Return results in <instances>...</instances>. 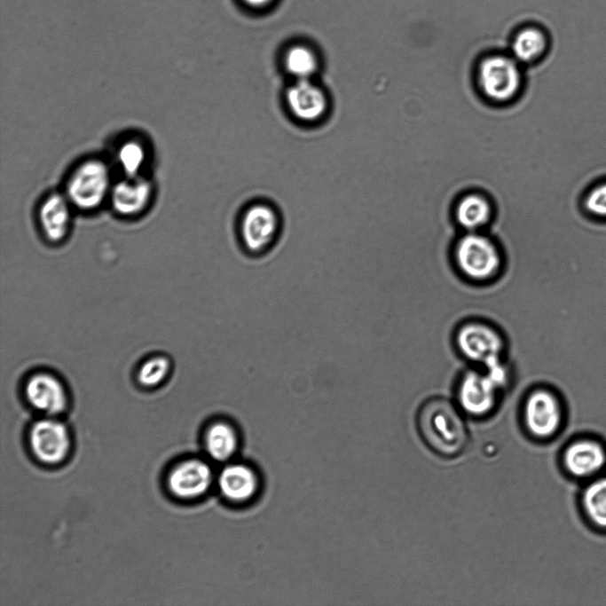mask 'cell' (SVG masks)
<instances>
[{"label": "cell", "mask_w": 606, "mask_h": 606, "mask_svg": "<svg viewBox=\"0 0 606 606\" xmlns=\"http://www.w3.org/2000/svg\"><path fill=\"white\" fill-rule=\"evenodd\" d=\"M460 408L437 397L421 405L417 429L421 440L437 455L452 459L461 455L469 445V433Z\"/></svg>", "instance_id": "obj_1"}, {"label": "cell", "mask_w": 606, "mask_h": 606, "mask_svg": "<svg viewBox=\"0 0 606 606\" xmlns=\"http://www.w3.org/2000/svg\"><path fill=\"white\" fill-rule=\"evenodd\" d=\"M563 406L560 396L552 389L539 387L529 392L521 412L525 436L535 441L553 437L560 429Z\"/></svg>", "instance_id": "obj_2"}, {"label": "cell", "mask_w": 606, "mask_h": 606, "mask_svg": "<svg viewBox=\"0 0 606 606\" xmlns=\"http://www.w3.org/2000/svg\"><path fill=\"white\" fill-rule=\"evenodd\" d=\"M110 171L98 159H89L71 173L66 186V196L71 205L83 210L98 208L111 193Z\"/></svg>", "instance_id": "obj_3"}, {"label": "cell", "mask_w": 606, "mask_h": 606, "mask_svg": "<svg viewBox=\"0 0 606 606\" xmlns=\"http://www.w3.org/2000/svg\"><path fill=\"white\" fill-rule=\"evenodd\" d=\"M454 259L465 277L477 281L488 280L496 276L502 262L496 244L476 232H469L458 240Z\"/></svg>", "instance_id": "obj_4"}, {"label": "cell", "mask_w": 606, "mask_h": 606, "mask_svg": "<svg viewBox=\"0 0 606 606\" xmlns=\"http://www.w3.org/2000/svg\"><path fill=\"white\" fill-rule=\"evenodd\" d=\"M280 223L273 208L257 203L248 208L239 224L242 249L252 257L269 252L279 237Z\"/></svg>", "instance_id": "obj_5"}, {"label": "cell", "mask_w": 606, "mask_h": 606, "mask_svg": "<svg viewBox=\"0 0 606 606\" xmlns=\"http://www.w3.org/2000/svg\"><path fill=\"white\" fill-rule=\"evenodd\" d=\"M477 78L484 96L496 102L512 99L522 83L517 61L503 54H492L483 59L478 66Z\"/></svg>", "instance_id": "obj_6"}, {"label": "cell", "mask_w": 606, "mask_h": 606, "mask_svg": "<svg viewBox=\"0 0 606 606\" xmlns=\"http://www.w3.org/2000/svg\"><path fill=\"white\" fill-rule=\"evenodd\" d=\"M455 340L464 358L483 366L501 358L503 338L488 324L480 321L465 323L457 330Z\"/></svg>", "instance_id": "obj_7"}, {"label": "cell", "mask_w": 606, "mask_h": 606, "mask_svg": "<svg viewBox=\"0 0 606 606\" xmlns=\"http://www.w3.org/2000/svg\"><path fill=\"white\" fill-rule=\"evenodd\" d=\"M500 390L484 371H468L457 388V406L463 414L484 418L494 411Z\"/></svg>", "instance_id": "obj_8"}, {"label": "cell", "mask_w": 606, "mask_h": 606, "mask_svg": "<svg viewBox=\"0 0 606 606\" xmlns=\"http://www.w3.org/2000/svg\"><path fill=\"white\" fill-rule=\"evenodd\" d=\"M30 447L35 456L45 464L61 462L70 449V436L66 425L45 417L35 422L29 433Z\"/></svg>", "instance_id": "obj_9"}, {"label": "cell", "mask_w": 606, "mask_h": 606, "mask_svg": "<svg viewBox=\"0 0 606 606\" xmlns=\"http://www.w3.org/2000/svg\"><path fill=\"white\" fill-rule=\"evenodd\" d=\"M214 479V473L208 462L200 459H188L172 468L168 485L177 498L194 500L203 496L210 489Z\"/></svg>", "instance_id": "obj_10"}, {"label": "cell", "mask_w": 606, "mask_h": 606, "mask_svg": "<svg viewBox=\"0 0 606 606\" xmlns=\"http://www.w3.org/2000/svg\"><path fill=\"white\" fill-rule=\"evenodd\" d=\"M25 396L29 405L48 416H56L67 407L65 386L55 375L40 372L31 375L25 384Z\"/></svg>", "instance_id": "obj_11"}, {"label": "cell", "mask_w": 606, "mask_h": 606, "mask_svg": "<svg viewBox=\"0 0 606 606\" xmlns=\"http://www.w3.org/2000/svg\"><path fill=\"white\" fill-rule=\"evenodd\" d=\"M285 98L291 114L304 122L320 120L328 107L324 90L311 79L295 80L287 88Z\"/></svg>", "instance_id": "obj_12"}, {"label": "cell", "mask_w": 606, "mask_h": 606, "mask_svg": "<svg viewBox=\"0 0 606 606\" xmlns=\"http://www.w3.org/2000/svg\"><path fill=\"white\" fill-rule=\"evenodd\" d=\"M216 484L221 495L236 504L251 500L260 485L256 472L240 462L225 463L216 477Z\"/></svg>", "instance_id": "obj_13"}, {"label": "cell", "mask_w": 606, "mask_h": 606, "mask_svg": "<svg viewBox=\"0 0 606 606\" xmlns=\"http://www.w3.org/2000/svg\"><path fill=\"white\" fill-rule=\"evenodd\" d=\"M606 462L602 446L595 441L578 440L568 445L563 454L567 471L577 477H586L598 472Z\"/></svg>", "instance_id": "obj_14"}, {"label": "cell", "mask_w": 606, "mask_h": 606, "mask_svg": "<svg viewBox=\"0 0 606 606\" xmlns=\"http://www.w3.org/2000/svg\"><path fill=\"white\" fill-rule=\"evenodd\" d=\"M71 203L66 195L51 193L41 203L38 219L44 236L51 242L63 240L71 224Z\"/></svg>", "instance_id": "obj_15"}, {"label": "cell", "mask_w": 606, "mask_h": 606, "mask_svg": "<svg viewBox=\"0 0 606 606\" xmlns=\"http://www.w3.org/2000/svg\"><path fill=\"white\" fill-rule=\"evenodd\" d=\"M151 195V184L138 176L128 177L118 182L110 193L113 208L124 216L141 212L148 204Z\"/></svg>", "instance_id": "obj_16"}, {"label": "cell", "mask_w": 606, "mask_h": 606, "mask_svg": "<svg viewBox=\"0 0 606 606\" xmlns=\"http://www.w3.org/2000/svg\"><path fill=\"white\" fill-rule=\"evenodd\" d=\"M240 444L233 424L226 420L212 421L205 431L204 445L208 456L220 463H227L235 455Z\"/></svg>", "instance_id": "obj_17"}, {"label": "cell", "mask_w": 606, "mask_h": 606, "mask_svg": "<svg viewBox=\"0 0 606 606\" xmlns=\"http://www.w3.org/2000/svg\"><path fill=\"white\" fill-rule=\"evenodd\" d=\"M547 30L537 25L520 28L511 43L512 57L522 63H531L543 58L550 47Z\"/></svg>", "instance_id": "obj_18"}, {"label": "cell", "mask_w": 606, "mask_h": 606, "mask_svg": "<svg viewBox=\"0 0 606 606\" xmlns=\"http://www.w3.org/2000/svg\"><path fill=\"white\" fill-rule=\"evenodd\" d=\"M282 63L286 72L295 80L311 79L319 67L317 52L303 43L288 45L284 51Z\"/></svg>", "instance_id": "obj_19"}, {"label": "cell", "mask_w": 606, "mask_h": 606, "mask_svg": "<svg viewBox=\"0 0 606 606\" xmlns=\"http://www.w3.org/2000/svg\"><path fill=\"white\" fill-rule=\"evenodd\" d=\"M492 215V208L488 200L476 193H470L459 201L455 208V217L458 224L469 232L485 225Z\"/></svg>", "instance_id": "obj_20"}, {"label": "cell", "mask_w": 606, "mask_h": 606, "mask_svg": "<svg viewBox=\"0 0 606 606\" xmlns=\"http://www.w3.org/2000/svg\"><path fill=\"white\" fill-rule=\"evenodd\" d=\"M582 502L592 523L606 529V476L593 481L586 487Z\"/></svg>", "instance_id": "obj_21"}, {"label": "cell", "mask_w": 606, "mask_h": 606, "mask_svg": "<svg viewBox=\"0 0 606 606\" xmlns=\"http://www.w3.org/2000/svg\"><path fill=\"white\" fill-rule=\"evenodd\" d=\"M171 368L170 361L164 356H154L139 366L137 380L144 387H156L168 377Z\"/></svg>", "instance_id": "obj_22"}, {"label": "cell", "mask_w": 606, "mask_h": 606, "mask_svg": "<svg viewBox=\"0 0 606 606\" xmlns=\"http://www.w3.org/2000/svg\"><path fill=\"white\" fill-rule=\"evenodd\" d=\"M146 160V149L138 140L130 139L120 146L117 161L127 177L138 176V173Z\"/></svg>", "instance_id": "obj_23"}, {"label": "cell", "mask_w": 606, "mask_h": 606, "mask_svg": "<svg viewBox=\"0 0 606 606\" xmlns=\"http://www.w3.org/2000/svg\"><path fill=\"white\" fill-rule=\"evenodd\" d=\"M582 207L591 217L606 221V179L589 187L583 196Z\"/></svg>", "instance_id": "obj_24"}, {"label": "cell", "mask_w": 606, "mask_h": 606, "mask_svg": "<svg viewBox=\"0 0 606 606\" xmlns=\"http://www.w3.org/2000/svg\"><path fill=\"white\" fill-rule=\"evenodd\" d=\"M241 4L253 12H263L270 9L277 0H240Z\"/></svg>", "instance_id": "obj_25"}]
</instances>
